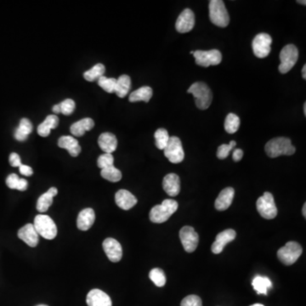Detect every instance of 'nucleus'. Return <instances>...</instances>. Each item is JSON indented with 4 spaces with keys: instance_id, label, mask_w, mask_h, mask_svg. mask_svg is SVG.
<instances>
[{
    "instance_id": "nucleus-5",
    "label": "nucleus",
    "mask_w": 306,
    "mask_h": 306,
    "mask_svg": "<svg viewBox=\"0 0 306 306\" xmlns=\"http://www.w3.org/2000/svg\"><path fill=\"white\" fill-rule=\"evenodd\" d=\"M36 232L38 236L47 240H52L57 236V227L53 219L45 214H40L36 215L33 223Z\"/></svg>"
},
{
    "instance_id": "nucleus-7",
    "label": "nucleus",
    "mask_w": 306,
    "mask_h": 306,
    "mask_svg": "<svg viewBox=\"0 0 306 306\" xmlns=\"http://www.w3.org/2000/svg\"><path fill=\"white\" fill-rule=\"evenodd\" d=\"M298 48L293 44H288L280 50V61L279 65V71L280 73H288L291 71L296 62L298 61Z\"/></svg>"
},
{
    "instance_id": "nucleus-9",
    "label": "nucleus",
    "mask_w": 306,
    "mask_h": 306,
    "mask_svg": "<svg viewBox=\"0 0 306 306\" xmlns=\"http://www.w3.org/2000/svg\"><path fill=\"white\" fill-rule=\"evenodd\" d=\"M163 150H164V156L172 163H181L185 158L182 143L180 138L177 136H172L169 138L168 144Z\"/></svg>"
},
{
    "instance_id": "nucleus-38",
    "label": "nucleus",
    "mask_w": 306,
    "mask_h": 306,
    "mask_svg": "<svg viewBox=\"0 0 306 306\" xmlns=\"http://www.w3.org/2000/svg\"><path fill=\"white\" fill-rule=\"evenodd\" d=\"M237 145V142L235 140H232L229 144H223L219 145L217 150V158L219 159H225L229 156L231 150Z\"/></svg>"
},
{
    "instance_id": "nucleus-50",
    "label": "nucleus",
    "mask_w": 306,
    "mask_h": 306,
    "mask_svg": "<svg viewBox=\"0 0 306 306\" xmlns=\"http://www.w3.org/2000/svg\"><path fill=\"white\" fill-rule=\"evenodd\" d=\"M298 3H301V5H305V1H297Z\"/></svg>"
},
{
    "instance_id": "nucleus-10",
    "label": "nucleus",
    "mask_w": 306,
    "mask_h": 306,
    "mask_svg": "<svg viewBox=\"0 0 306 306\" xmlns=\"http://www.w3.org/2000/svg\"><path fill=\"white\" fill-rule=\"evenodd\" d=\"M193 55L196 65L203 67L217 66L222 61L221 53L218 49L208 51L196 50L194 51Z\"/></svg>"
},
{
    "instance_id": "nucleus-24",
    "label": "nucleus",
    "mask_w": 306,
    "mask_h": 306,
    "mask_svg": "<svg viewBox=\"0 0 306 306\" xmlns=\"http://www.w3.org/2000/svg\"><path fill=\"white\" fill-rule=\"evenodd\" d=\"M58 193V190L56 187H51L46 191L45 193L41 195L37 202V209L39 213H45L48 208L53 203V198Z\"/></svg>"
},
{
    "instance_id": "nucleus-42",
    "label": "nucleus",
    "mask_w": 306,
    "mask_h": 306,
    "mask_svg": "<svg viewBox=\"0 0 306 306\" xmlns=\"http://www.w3.org/2000/svg\"><path fill=\"white\" fill-rule=\"evenodd\" d=\"M10 163L12 167H20L21 165L20 156L17 153H11L10 156Z\"/></svg>"
},
{
    "instance_id": "nucleus-32",
    "label": "nucleus",
    "mask_w": 306,
    "mask_h": 306,
    "mask_svg": "<svg viewBox=\"0 0 306 306\" xmlns=\"http://www.w3.org/2000/svg\"><path fill=\"white\" fill-rule=\"evenodd\" d=\"M105 71H106V67L104 65L98 63L94 65L91 69L85 71L84 73V78L87 81L94 82L98 80L100 76H104Z\"/></svg>"
},
{
    "instance_id": "nucleus-6",
    "label": "nucleus",
    "mask_w": 306,
    "mask_h": 306,
    "mask_svg": "<svg viewBox=\"0 0 306 306\" xmlns=\"http://www.w3.org/2000/svg\"><path fill=\"white\" fill-rule=\"evenodd\" d=\"M303 252L300 244L296 242H288L277 251L278 260L286 265H292L298 260Z\"/></svg>"
},
{
    "instance_id": "nucleus-2",
    "label": "nucleus",
    "mask_w": 306,
    "mask_h": 306,
    "mask_svg": "<svg viewBox=\"0 0 306 306\" xmlns=\"http://www.w3.org/2000/svg\"><path fill=\"white\" fill-rule=\"evenodd\" d=\"M178 202L173 199H166L159 205L150 209V220L153 223L161 224L166 222L178 209Z\"/></svg>"
},
{
    "instance_id": "nucleus-44",
    "label": "nucleus",
    "mask_w": 306,
    "mask_h": 306,
    "mask_svg": "<svg viewBox=\"0 0 306 306\" xmlns=\"http://www.w3.org/2000/svg\"><path fill=\"white\" fill-rule=\"evenodd\" d=\"M243 157V150L242 149H235L232 154V158L235 162H239Z\"/></svg>"
},
{
    "instance_id": "nucleus-27",
    "label": "nucleus",
    "mask_w": 306,
    "mask_h": 306,
    "mask_svg": "<svg viewBox=\"0 0 306 306\" xmlns=\"http://www.w3.org/2000/svg\"><path fill=\"white\" fill-rule=\"evenodd\" d=\"M33 123L28 118L20 120V124L15 130V138L18 141H24L27 140L28 135L33 131Z\"/></svg>"
},
{
    "instance_id": "nucleus-22",
    "label": "nucleus",
    "mask_w": 306,
    "mask_h": 306,
    "mask_svg": "<svg viewBox=\"0 0 306 306\" xmlns=\"http://www.w3.org/2000/svg\"><path fill=\"white\" fill-rule=\"evenodd\" d=\"M59 147L63 148L68 150L69 154L76 158L81 152V146L79 145V143L75 138L71 136H61L58 140Z\"/></svg>"
},
{
    "instance_id": "nucleus-28",
    "label": "nucleus",
    "mask_w": 306,
    "mask_h": 306,
    "mask_svg": "<svg viewBox=\"0 0 306 306\" xmlns=\"http://www.w3.org/2000/svg\"><path fill=\"white\" fill-rule=\"evenodd\" d=\"M152 89L149 86L141 87L140 89H136L132 92L130 95V102L137 101H150V98L152 97Z\"/></svg>"
},
{
    "instance_id": "nucleus-15",
    "label": "nucleus",
    "mask_w": 306,
    "mask_h": 306,
    "mask_svg": "<svg viewBox=\"0 0 306 306\" xmlns=\"http://www.w3.org/2000/svg\"><path fill=\"white\" fill-rule=\"evenodd\" d=\"M237 233L234 230L226 229L224 232H220L217 235L216 239L212 245V252L214 254H219L223 251L225 245L232 242L236 238Z\"/></svg>"
},
{
    "instance_id": "nucleus-46",
    "label": "nucleus",
    "mask_w": 306,
    "mask_h": 306,
    "mask_svg": "<svg viewBox=\"0 0 306 306\" xmlns=\"http://www.w3.org/2000/svg\"><path fill=\"white\" fill-rule=\"evenodd\" d=\"M302 76H303V79H306V66H303V69H302Z\"/></svg>"
},
{
    "instance_id": "nucleus-21",
    "label": "nucleus",
    "mask_w": 306,
    "mask_h": 306,
    "mask_svg": "<svg viewBox=\"0 0 306 306\" xmlns=\"http://www.w3.org/2000/svg\"><path fill=\"white\" fill-rule=\"evenodd\" d=\"M95 220V213L92 209H84L79 213L76 219V226L80 231H88Z\"/></svg>"
},
{
    "instance_id": "nucleus-47",
    "label": "nucleus",
    "mask_w": 306,
    "mask_h": 306,
    "mask_svg": "<svg viewBox=\"0 0 306 306\" xmlns=\"http://www.w3.org/2000/svg\"><path fill=\"white\" fill-rule=\"evenodd\" d=\"M306 203L303 204V209H302V214H303V217H304V218H306V213H305V210H306Z\"/></svg>"
},
{
    "instance_id": "nucleus-48",
    "label": "nucleus",
    "mask_w": 306,
    "mask_h": 306,
    "mask_svg": "<svg viewBox=\"0 0 306 306\" xmlns=\"http://www.w3.org/2000/svg\"><path fill=\"white\" fill-rule=\"evenodd\" d=\"M303 112H304V116L306 115V103L303 105Z\"/></svg>"
},
{
    "instance_id": "nucleus-36",
    "label": "nucleus",
    "mask_w": 306,
    "mask_h": 306,
    "mask_svg": "<svg viewBox=\"0 0 306 306\" xmlns=\"http://www.w3.org/2000/svg\"><path fill=\"white\" fill-rule=\"evenodd\" d=\"M149 277L157 287L162 288L166 284L165 273L160 268H154L149 273Z\"/></svg>"
},
{
    "instance_id": "nucleus-3",
    "label": "nucleus",
    "mask_w": 306,
    "mask_h": 306,
    "mask_svg": "<svg viewBox=\"0 0 306 306\" xmlns=\"http://www.w3.org/2000/svg\"><path fill=\"white\" fill-rule=\"evenodd\" d=\"M187 93L193 95L196 107H198L199 109L206 110L210 107L213 100V94L210 88L205 83H194L189 88Z\"/></svg>"
},
{
    "instance_id": "nucleus-11",
    "label": "nucleus",
    "mask_w": 306,
    "mask_h": 306,
    "mask_svg": "<svg viewBox=\"0 0 306 306\" xmlns=\"http://www.w3.org/2000/svg\"><path fill=\"white\" fill-rule=\"evenodd\" d=\"M272 38L267 33H259L255 36L252 43V51L258 58H265L269 56L271 50L270 45Z\"/></svg>"
},
{
    "instance_id": "nucleus-20",
    "label": "nucleus",
    "mask_w": 306,
    "mask_h": 306,
    "mask_svg": "<svg viewBox=\"0 0 306 306\" xmlns=\"http://www.w3.org/2000/svg\"><path fill=\"white\" fill-rule=\"evenodd\" d=\"M163 187L168 196H176L181 191V178L176 173H168L163 178Z\"/></svg>"
},
{
    "instance_id": "nucleus-18",
    "label": "nucleus",
    "mask_w": 306,
    "mask_h": 306,
    "mask_svg": "<svg viewBox=\"0 0 306 306\" xmlns=\"http://www.w3.org/2000/svg\"><path fill=\"white\" fill-rule=\"evenodd\" d=\"M115 201L120 209L130 210L137 203V198L127 190H119L115 195Z\"/></svg>"
},
{
    "instance_id": "nucleus-41",
    "label": "nucleus",
    "mask_w": 306,
    "mask_h": 306,
    "mask_svg": "<svg viewBox=\"0 0 306 306\" xmlns=\"http://www.w3.org/2000/svg\"><path fill=\"white\" fill-rule=\"evenodd\" d=\"M181 306H202V303L198 296L189 295L181 301Z\"/></svg>"
},
{
    "instance_id": "nucleus-25",
    "label": "nucleus",
    "mask_w": 306,
    "mask_h": 306,
    "mask_svg": "<svg viewBox=\"0 0 306 306\" xmlns=\"http://www.w3.org/2000/svg\"><path fill=\"white\" fill-rule=\"evenodd\" d=\"M94 126V120L89 117H86L84 119L79 120L78 122H74L70 128L71 133L74 136L81 137L87 131L91 130Z\"/></svg>"
},
{
    "instance_id": "nucleus-37",
    "label": "nucleus",
    "mask_w": 306,
    "mask_h": 306,
    "mask_svg": "<svg viewBox=\"0 0 306 306\" xmlns=\"http://www.w3.org/2000/svg\"><path fill=\"white\" fill-rule=\"evenodd\" d=\"M98 84L102 89L107 93H115L116 85H117V79L114 78H107L102 76L98 79Z\"/></svg>"
},
{
    "instance_id": "nucleus-33",
    "label": "nucleus",
    "mask_w": 306,
    "mask_h": 306,
    "mask_svg": "<svg viewBox=\"0 0 306 306\" xmlns=\"http://www.w3.org/2000/svg\"><path fill=\"white\" fill-rule=\"evenodd\" d=\"M240 118L235 113H229L227 115L224 121V130L229 134H234L239 130Z\"/></svg>"
},
{
    "instance_id": "nucleus-29",
    "label": "nucleus",
    "mask_w": 306,
    "mask_h": 306,
    "mask_svg": "<svg viewBox=\"0 0 306 306\" xmlns=\"http://www.w3.org/2000/svg\"><path fill=\"white\" fill-rule=\"evenodd\" d=\"M131 88V79L128 75H122L117 79L115 93L120 98H124Z\"/></svg>"
},
{
    "instance_id": "nucleus-1",
    "label": "nucleus",
    "mask_w": 306,
    "mask_h": 306,
    "mask_svg": "<svg viewBox=\"0 0 306 306\" xmlns=\"http://www.w3.org/2000/svg\"><path fill=\"white\" fill-rule=\"evenodd\" d=\"M265 152L271 158L280 156H291L294 154L296 148L292 145L289 138L276 137L269 140L265 147Z\"/></svg>"
},
{
    "instance_id": "nucleus-13",
    "label": "nucleus",
    "mask_w": 306,
    "mask_h": 306,
    "mask_svg": "<svg viewBox=\"0 0 306 306\" xmlns=\"http://www.w3.org/2000/svg\"><path fill=\"white\" fill-rule=\"evenodd\" d=\"M195 26V15L190 9H186L178 15L176 20L175 28L177 32L186 33L191 32Z\"/></svg>"
},
{
    "instance_id": "nucleus-17",
    "label": "nucleus",
    "mask_w": 306,
    "mask_h": 306,
    "mask_svg": "<svg viewBox=\"0 0 306 306\" xmlns=\"http://www.w3.org/2000/svg\"><path fill=\"white\" fill-rule=\"evenodd\" d=\"M18 237L31 247H35L39 241V236L33 224H27L18 231Z\"/></svg>"
},
{
    "instance_id": "nucleus-51",
    "label": "nucleus",
    "mask_w": 306,
    "mask_h": 306,
    "mask_svg": "<svg viewBox=\"0 0 306 306\" xmlns=\"http://www.w3.org/2000/svg\"><path fill=\"white\" fill-rule=\"evenodd\" d=\"M38 306H48V305H45V304H39V305Z\"/></svg>"
},
{
    "instance_id": "nucleus-30",
    "label": "nucleus",
    "mask_w": 306,
    "mask_h": 306,
    "mask_svg": "<svg viewBox=\"0 0 306 306\" xmlns=\"http://www.w3.org/2000/svg\"><path fill=\"white\" fill-rule=\"evenodd\" d=\"M252 285L258 294L264 295H267L268 289L272 288L271 280L268 277L260 275H258L252 280Z\"/></svg>"
},
{
    "instance_id": "nucleus-34",
    "label": "nucleus",
    "mask_w": 306,
    "mask_h": 306,
    "mask_svg": "<svg viewBox=\"0 0 306 306\" xmlns=\"http://www.w3.org/2000/svg\"><path fill=\"white\" fill-rule=\"evenodd\" d=\"M102 178L111 182H118L122 178V173L119 169L115 168L114 165L108 167V168L101 169L100 172Z\"/></svg>"
},
{
    "instance_id": "nucleus-40",
    "label": "nucleus",
    "mask_w": 306,
    "mask_h": 306,
    "mask_svg": "<svg viewBox=\"0 0 306 306\" xmlns=\"http://www.w3.org/2000/svg\"><path fill=\"white\" fill-rule=\"evenodd\" d=\"M60 107H61V113H63L66 116H69L74 112L76 104L73 99H66L60 103Z\"/></svg>"
},
{
    "instance_id": "nucleus-35",
    "label": "nucleus",
    "mask_w": 306,
    "mask_h": 306,
    "mask_svg": "<svg viewBox=\"0 0 306 306\" xmlns=\"http://www.w3.org/2000/svg\"><path fill=\"white\" fill-rule=\"evenodd\" d=\"M155 137V144L156 146L159 149V150H164V148L166 147V145L168 144V140H169V135L168 133L165 129H158L155 132L154 135Z\"/></svg>"
},
{
    "instance_id": "nucleus-4",
    "label": "nucleus",
    "mask_w": 306,
    "mask_h": 306,
    "mask_svg": "<svg viewBox=\"0 0 306 306\" xmlns=\"http://www.w3.org/2000/svg\"><path fill=\"white\" fill-rule=\"evenodd\" d=\"M209 18L211 22L219 28H226L229 25L230 16L224 1L211 0L209 1Z\"/></svg>"
},
{
    "instance_id": "nucleus-14",
    "label": "nucleus",
    "mask_w": 306,
    "mask_h": 306,
    "mask_svg": "<svg viewBox=\"0 0 306 306\" xmlns=\"http://www.w3.org/2000/svg\"><path fill=\"white\" fill-rule=\"evenodd\" d=\"M102 246L110 261L113 263L119 262L122 257V248L117 240L111 237L107 238L103 242Z\"/></svg>"
},
{
    "instance_id": "nucleus-49",
    "label": "nucleus",
    "mask_w": 306,
    "mask_h": 306,
    "mask_svg": "<svg viewBox=\"0 0 306 306\" xmlns=\"http://www.w3.org/2000/svg\"><path fill=\"white\" fill-rule=\"evenodd\" d=\"M250 306H265V305H263V304H261V303H254V304H252V305H250Z\"/></svg>"
},
{
    "instance_id": "nucleus-39",
    "label": "nucleus",
    "mask_w": 306,
    "mask_h": 306,
    "mask_svg": "<svg viewBox=\"0 0 306 306\" xmlns=\"http://www.w3.org/2000/svg\"><path fill=\"white\" fill-rule=\"evenodd\" d=\"M113 163H114V158H113L112 154H110V153L102 154V155L99 156L98 160H97V165L101 169L113 166Z\"/></svg>"
},
{
    "instance_id": "nucleus-8",
    "label": "nucleus",
    "mask_w": 306,
    "mask_h": 306,
    "mask_svg": "<svg viewBox=\"0 0 306 306\" xmlns=\"http://www.w3.org/2000/svg\"><path fill=\"white\" fill-rule=\"evenodd\" d=\"M256 207L259 214L266 219H272L277 215L274 196L270 192H265L258 199Z\"/></svg>"
},
{
    "instance_id": "nucleus-23",
    "label": "nucleus",
    "mask_w": 306,
    "mask_h": 306,
    "mask_svg": "<svg viewBox=\"0 0 306 306\" xmlns=\"http://www.w3.org/2000/svg\"><path fill=\"white\" fill-rule=\"evenodd\" d=\"M98 144L105 153L112 154L117 147V137L112 133H103L99 135Z\"/></svg>"
},
{
    "instance_id": "nucleus-26",
    "label": "nucleus",
    "mask_w": 306,
    "mask_h": 306,
    "mask_svg": "<svg viewBox=\"0 0 306 306\" xmlns=\"http://www.w3.org/2000/svg\"><path fill=\"white\" fill-rule=\"evenodd\" d=\"M59 124V118L56 115H48L42 123L38 125V134L42 137H47L50 134V131Z\"/></svg>"
},
{
    "instance_id": "nucleus-16",
    "label": "nucleus",
    "mask_w": 306,
    "mask_h": 306,
    "mask_svg": "<svg viewBox=\"0 0 306 306\" xmlns=\"http://www.w3.org/2000/svg\"><path fill=\"white\" fill-rule=\"evenodd\" d=\"M86 302L88 306H112V299L109 295L99 289L89 291Z\"/></svg>"
},
{
    "instance_id": "nucleus-12",
    "label": "nucleus",
    "mask_w": 306,
    "mask_h": 306,
    "mask_svg": "<svg viewBox=\"0 0 306 306\" xmlns=\"http://www.w3.org/2000/svg\"><path fill=\"white\" fill-rule=\"evenodd\" d=\"M180 239L183 245L184 249L187 252H192L198 246L199 236L193 227L184 226L180 231Z\"/></svg>"
},
{
    "instance_id": "nucleus-43",
    "label": "nucleus",
    "mask_w": 306,
    "mask_h": 306,
    "mask_svg": "<svg viewBox=\"0 0 306 306\" xmlns=\"http://www.w3.org/2000/svg\"><path fill=\"white\" fill-rule=\"evenodd\" d=\"M19 170H20V173H21L22 175L28 176V177L33 175V168L29 167V166L25 165V164H21V165L19 167Z\"/></svg>"
},
{
    "instance_id": "nucleus-31",
    "label": "nucleus",
    "mask_w": 306,
    "mask_h": 306,
    "mask_svg": "<svg viewBox=\"0 0 306 306\" xmlns=\"http://www.w3.org/2000/svg\"><path fill=\"white\" fill-rule=\"evenodd\" d=\"M6 185L10 189H15L18 191H24L28 189V181L25 178H20L17 174L11 173L6 178Z\"/></svg>"
},
{
    "instance_id": "nucleus-45",
    "label": "nucleus",
    "mask_w": 306,
    "mask_h": 306,
    "mask_svg": "<svg viewBox=\"0 0 306 306\" xmlns=\"http://www.w3.org/2000/svg\"><path fill=\"white\" fill-rule=\"evenodd\" d=\"M52 111H53L55 115L61 113V107H60V104L55 105L53 108H52Z\"/></svg>"
},
{
    "instance_id": "nucleus-19",
    "label": "nucleus",
    "mask_w": 306,
    "mask_h": 306,
    "mask_svg": "<svg viewBox=\"0 0 306 306\" xmlns=\"http://www.w3.org/2000/svg\"><path fill=\"white\" fill-rule=\"evenodd\" d=\"M235 190L232 187H226L219 192L214 202V207L219 211H224L229 209L234 198Z\"/></svg>"
}]
</instances>
